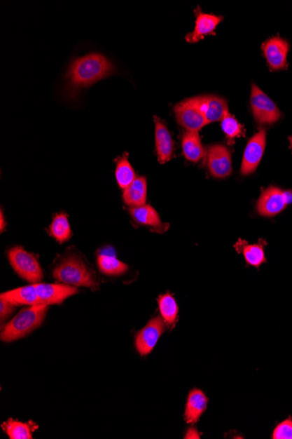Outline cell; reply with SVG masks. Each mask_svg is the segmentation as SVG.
I'll return each mask as SVG.
<instances>
[{
	"label": "cell",
	"mask_w": 292,
	"mask_h": 439,
	"mask_svg": "<svg viewBox=\"0 0 292 439\" xmlns=\"http://www.w3.org/2000/svg\"><path fill=\"white\" fill-rule=\"evenodd\" d=\"M53 276L58 282L67 285L86 287L95 289L97 281L82 258L76 255H68L53 270Z\"/></svg>",
	"instance_id": "2"
},
{
	"label": "cell",
	"mask_w": 292,
	"mask_h": 439,
	"mask_svg": "<svg viewBox=\"0 0 292 439\" xmlns=\"http://www.w3.org/2000/svg\"><path fill=\"white\" fill-rule=\"evenodd\" d=\"M16 305L6 298L0 297V318L1 322L5 320L15 310Z\"/></svg>",
	"instance_id": "29"
},
{
	"label": "cell",
	"mask_w": 292,
	"mask_h": 439,
	"mask_svg": "<svg viewBox=\"0 0 292 439\" xmlns=\"http://www.w3.org/2000/svg\"><path fill=\"white\" fill-rule=\"evenodd\" d=\"M147 198V182L146 177H137L134 182L124 189L123 199L130 207L146 205Z\"/></svg>",
	"instance_id": "20"
},
{
	"label": "cell",
	"mask_w": 292,
	"mask_h": 439,
	"mask_svg": "<svg viewBox=\"0 0 292 439\" xmlns=\"http://www.w3.org/2000/svg\"><path fill=\"white\" fill-rule=\"evenodd\" d=\"M207 164L210 174L216 178H226L232 173L231 153L221 144L211 145L207 149Z\"/></svg>",
	"instance_id": "9"
},
{
	"label": "cell",
	"mask_w": 292,
	"mask_h": 439,
	"mask_svg": "<svg viewBox=\"0 0 292 439\" xmlns=\"http://www.w3.org/2000/svg\"><path fill=\"white\" fill-rule=\"evenodd\" d=\"M115 72L113 63L99 53H91L74 60L65 76V95L75 98L81 90L93 86Z\"/></svg>",
	"instance_id": "1"
},
{
	"label": "cell",
	"mask_w": 292,
	"mask_h": 439,
	"mask_svg": "<svg viewBox=\"0 0 292 439\" xmlns=\"http://www.w3.org/2000/svg\"><path fill=\"white\" fill-rule=\"evenodd\" d=\"M196 21L195 30L186 36V41L190 43H195L202 40L206 35L214 34V30L220 24L223 18L213 15V14L204 13L200 9L195 11Z\"/></svg>",
	"instance_id": "15"
},
{
	"label": "cell",
	"mask_w": 292,
	"mask_h": 439,
	"mask_svg": "<svg viewBox=\"0 0 292 439\" xmlns=\"http://www.w3.org/2000/svg\"><path fill=\"white\" fill-rule=\"evenodd\" d=\"M174 111L179 124L185 128L186 132L198 133L200 129L209 124L193 100V97L176 104Z\"/></svg>",
	"instance_id": "7"
},
{
	"label": "cell",
	"mask_w": 292,
	"mask_h": 439,
	"mask_svg": "<svg viewBox=\"0 0 292 439\" xmlns=\"http://www.w3.org/2000/svg\"><path fill=\"white\" fill-rule=\"evenodd\" d=\"M0 228H1V233H3L4 230H5V227H6V224H5L6 220L5 219H4V213H3V210H1V213H0Z\"/></svg>",
	"instance_id": "31"
},
{
	"label": "cell",
	"mask_w": 292,
	"mask_h": 439,
	"mask_svg": "<svg viewBox=\"0 0 292 439\" xmlns=\"http://www.w3.org/2000/svg\"><path fill=\"white\" fill-rule=\"evenodd\" d=\"M265 147L266 131L265 129H261L249 140L246 146L241 167L242 175H248L254 173L261 163Z\"/></svg>",
	"instance_id": "8"
},
{
	"label": "cell",
	"mask_w": 292,
	"mask_h": 439,
	"mask_svg": "<svg viewBox=\"0 0 292 439\" xmlns=\"http://www.w3.org/2000/svg\"><path fill=\"white\" fill-rule=\"evenodd\" d=\"M165 331V323L162 318L151 319L136 336V349L140 356H146L156 346L158 339Z\"/></svg>",
	"instance_id": "10"
},
{
	"label": "cell",
	"mask_w": 292,
	"mask_h": 439,
	"mask_svg": "<svg viewBox=\"0 0 292 439\" xmlns=\"http://www.w3.org/2000/svg\"><path fill=\"white\" fill-rule=\"evenodd\" d=\"M182 151L186 160L198 163L205 156V149L200 140L199 133L186 132L182 137Z\"/></svg>",
	"instance_id": "21"
},
{
	"label": "cell",
	"mask_w": 292,
	"mask_h": 439,
	"mask_svg": "<svg viewBox=\"0 0 292 439\" xmlns=\"http://www.w3.org/2000/svg\"><path fill=\"white\" fill-rule=\"evenodd\" d=\"M1 297L12 302L16 306L17 305H27V306L41 305L35 284L7 291V292L1 294Z\"/></svg>",
	"instance_id": "18"
},
{
	"label": "cell",
	"mask_w": 292,
	"mask_h": 439,
	"mask_svg": "<svg viewBox=\"0 0 292 439\" xmlns=\"http://www.w3.org/2000/svg\"><path fill=\"white\" fill-rule=\"evenodd\" d=\"M185 438H200V436L196 429H190L188 433H186Z\"/></svg>",
	"instance_id": "30"
},
{
	"label": "cell",
	"mask_w": 292,
	"mask_h": 439,
	"mask_svg": "<svg viewBox=\"0 0 292 439\" xmlns=\"http://www.w3.org/2000/svg\"><path fill=\"white\" fill-rule=\"evenodd\" d=\"M48 233L55 238L59 243H64L72 236L71 227L69 217L65 213H58L53 219L50 226L48 227Z\"/></svg>",
	"instance_id": "23"
},
{
	"label": "cell",
	"mask_w": 292,
	"mask_h": 439,
	"mask_svg": "<svg viewBox=\"0 0 292 439\" xmlns=\"http://www.w3.org/2000/svg\"><path fill=\"white\" fill-rule=\"evenodd\" d=\"M251 105L253 116L260 125H272L282 115L276 104L256 84H252Z\"/></svg>",
	"instance_id": "5"
},
{
	"label": "cell",
	"mask_w": 292,
	"mask_h": 439,
	"mask_svg": "<svg viewBox=\"0 0 292 439\" xmlns=\"http://www.w3.org/2000/svg\"><path fill=\"white\" fill-rule=\"evenodd\" d=\"M221 129L226 135L228 142L230 144H233L234 140L241 137L244 133L242 126L234 116L230 114L221 121Z\"/></svg>",
	"instance_id": "27"
},
{
	"label": "cell",
	"mask_w": 292,
	"mask_h": 439,
	"mask_svg": "<svg viewBox=\"0 0 292 439\" xmlns=\"http://www.w3.org/2000/svg\"><path fill=\"white\" fill-rule=\"evenodd\" d=\"M265 245V241H261L258 244L249 245L245 241L239 240L235 248V250L244 255L248 265L258 269L263 263L266 262Z\"/></svg>",
	"instance_id": "19"
},
{
	"label": "cell",
	"mask_w": 292,
	"mask_h": 439,
	"mask_svg": "<svg viewBox=\"0 0 292 439\" xmlns=\"http://www.w3.org/2000/svg\"><path fill=\"white\" fill-rule=\"evenodd\" d=\"M154 122L155 143H156L158 159L161 164H165L172 158L174 143L165 123L158 117H154Z\"/></svg>",
	"instance_id": "14"
},
{
	"label": "cell",
	"mask_w": 292,
	"mask_h": 439,
	"mask_svg": "<svg viewBox=\"0 0 292 439\" xmlns=\"http://www.w3.org/2000/svg\"><path fill=\"white\" fill-rule=\"evenodd\" d=\"M4 431L11 439H32V433L37 429L34 423H21L19 421L9 419L2 424Z\"/></svg>",
	"instance_id": "25"
},
{
	"label": "cell",
	"mask_w": 292,
	"mask_h": 439,
	"mask_svg": "<svg viewBox=\"0 0 292 439\" xmlns=\"http://www.w3.org/2000/svg\"><path fill=\"white\" fill-rule=\"evenodd\" d=\"M129 212L134 222L140 226L149 227L158 234H163L168 229L167 224L162 222L156 210L150 205L131 207Z\"/></svg>",
	"instance_id": "16"
},
{
	"label": "cell",
	"mask_w": 292,
	"mask_h": 439,
	"mask_svg": "<svg viewBox=\"0 0 292 439\" xmlns=\"http://www.w3.org/2000/svg\"><path fill=\"white\" fill-rule=\"evenodd\" d=\"M158 308L162 316V318L165 324L170 327H174L177 322L179 307L174 296L170 293L161 295L158 298Z\"/></svg>",
	"instance_id": "22"
},
{
	"label": "cell",
	"mask_w": 292,
	"mask_h": 439,
	"mask_svg": "<svg viewBox=\"0 0 292 439\" xmlns=\"http://www.w3.org/2000/svg\"><path fill=\"white\" fill-rule=\"evenodd\" d=\"M98 268L107 276H121L128 271V266L113 255H100L97 257Z\"/></svg>",
	"instance_id": "26"
},
{
	"label": "cell",
	"mask_w": 292,
	"mask_h": 439,
	"mask_svg": "<svg viewBox=\"0 0 292 439\" xmlns=\"http://www.w3.org/2000/svg\"><path fill=\"white\" fill-rule=\"evenodd\" d=\"M207 399L205 394L200 389H193L189 393L185 410V420L188 424H196L206 412Z\"/></svg>",
	"instance_id": "17"
},
{
	"label": "cell",
	"mask_w": 292,
	"mask_h": 439,
	"mask_svg": "<svg viewBox=\"0 0 292 439\" xmlns=\"http://www.w3.org/2000/svg\"><path fill=\"white\" fill-rule=\"evenodd\" d=\"M289 140H290V143H291V149H292V136L290 137Z\"/></svg>",
	"instance_id": "32"
},
{
	"label": "cell",
	"mask_w": 292,
	"mask_h": 439,
	"mask_svg": "<svg viewBox=\"0 0 292 439\" xmlns=\"http://www.w3.org/2000/svg\"><path fill=\"white\" fill-rule=\"evenodd\" d=\"M207 123L221 121L228 114L226 100L213 95L193 97Z\"/></svg>",
	"instance_id": "12"
},
{
	"label": "cell",
	"mask_w": 292,
	"mask_h": 439,
	"mask_svg": "<svg viewBox=\"0 0 292 439\" xmlns=\"http://www.w3.org/2000/svg\"><path fill=\"white\" fill-rule=\"evenodd\" d=\"M47 312V305H36L23 309L4 326L1 332L2 342H15L29 335L34 330L40 327Z\"/></svg>",
	"instance_id": "3"
},
{
	"label": "cell",
	"mask_w": 292,
	"mask_h": 439,
	"mask_svg": "<svg viewBox=\"0 0 292 439\" xmlns=\"http://www.w3.org/2000/svg\"><path fill=\"white\" fill-rule=\"evenodd\" d=\"M289 48V43L279 36L270 38L263 44V55L270 69L277 72L286 69Z\"/></svg>",
	"instance_id": "11"
},
{
	"label": "cell",
	"mask_w": 292,
	"mask_h": 439,
	"mask_svg": "<svg viewBox=\"0 0 292 439\" xmlns=\"http://www.w3.org/2000/svg\"><path fill=\"white\" fill-rule=\"evenodd\" d=\"M38 297L41 305L61 304L67 298L77 294L76 288L67 284L37 283Z\"/></svg>",
	"instance_id": "13"
},
{
	"label": "cell",
	"mask_w": 292,
	"mask_h": 439,
	"mask_svg": "<svg viewBox=\"0 0 292 439\" xmlns=\"http://www.w3.org/2000/svg\"><path fill=\"white\" fill-rule=\"evenodd\" d=\"M117 167H116L115 175L119 187L125 189L131 185L137 178L136 172L133 170L132 164L128 160V154L118 158Z\"/></svg>",
	"instance_id": "24"
},
{
	"label": "cell",
	"mask_w": 292,
	"mask_h": 439,
	"mask_svg": "<svg viewBox=\"0 0 292 439\" xmlns=\"http://www.w3.org/2000/svg\"><path fill=\"white\" fill-rule=\"evenodd\" d=\"M8 259L14 271L21 278L33 284L40 283L43 278L41 266L33 254L23 248L15 247L8 251Z\"/></svg>",
	"instance_id": "4"
},
{
	"label": "cell",
	"mask_w": 292,
	"mask_h": 439,
	"mask_svg": "<svg viewBox=\"0 0 292 439\" xmlns=\"http://www.w3.org/2000/svg\"><path fill=\"white\" fill-rule=\"evenodd\" d=\"M292 203V191L270 186L262 192L256 203V210L263 217H274L286 208Z\"/></svg>",
	"instance_id": "6"
},
{
	"label": "cell",
	"mask_w": 292,
	"mask_h": 439,
	"mask_svg": "<svg viewBox=\"0 0 292 439\" xmlns=\"http://www.w3.org/2000/svg\"><path fill=\"white\" fill-rule=\"evenodd\" d=\"M273 439H292V417H289L275 428Z\"/></svg>",
	"instance_id": "28"
}]
</instances>
